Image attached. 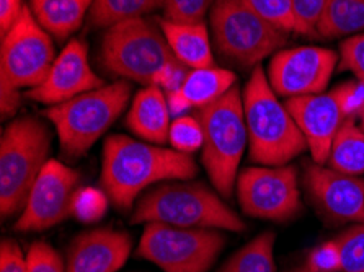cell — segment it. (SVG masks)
<instances>
[{
    "label": "cell",
    "mask_w": 364,
    "mask_h": 272,
    "mask_svg": "<svg viewBox=\"0 0 364 272\" xmlns=\"http://www.w3.org/2000/svg\"><path fill=\"white\" fill-rule=\"evenodd\" d=\"M198 166L188 153L137 142L128 136L105 141L102 185L119 210H128L139 194L154 183L190 180Z\"/></svg>",
    "instance_id": "cell-1"
},
{
    "label": "cell",
    "mask_w": 364,
    "mask_h": 272,
    "mask_svg": "<svg viewBox=\"0 0 364 272\" xmlns=\"http://www.w3.org/2000/svg\"><path fill=\"white\" fill-rule=\"evenodd\" d=\"M242 102L253 162L284 166L307 148L304 134L286 104L278 99L262 67L252 72Z\"/></svg>",
    "instance_id": "cell-2"
},
{
    "label": "cell",
    "mask_w": 364,
    "mask_h": 272,
    "mask_svg": "<svg viewBox=\"0 0 364 272\" xmlns=\"http://www.w3.org/2000/svg\"><path fill=\"white\" fill-rule=\"evenodd\" d=\"M151 222L185 229H245L244 220L200 183H170L146 192L136 205L131 224Z\"/></svg>",
    "instance_id": "cell-3"
},
{
    "label": "cell",
    "mask_w": 364,
    "mask_h": 272,
    "mask_svg": "<svg viewBox=\"0 0 364 272\" xmlns=\"http://www.w3.org/2000/svg\"><path fill=\"white\" fill-rule=\"evenodd\" d=\"M51 134L40 119L12 121L0 141V212L12 217L25 209L43 166L48 162Z\"/></svg>",
    "instance_id": "cell-4"
},
{
    "label": "cell",
    "mask_w": 364,
    "mask_h": 272,
    "mask_svg": "<svg viewBox=\"0 0 364 272\" xmlns=\"http://www.w3.org/2000/svg\"><path fill=\"white\" fill-rule=\"evenodd\" d=\"M131 98V85L118 80L46 109L56 127L64 157L75 160L100 138L123 113Z\"/></svg>",
    "instance_id": "cell-5"
},
{
    "label": "cell",
    "mask_w": 364,
    "mask_h": 272,
    "mask_svg": "<svg viewBox=\"0 0 364 272\" xmlns=\"http://www.w3.org/2000/svg\"><path fill=\"white\" fill-rule=\"evenodd\" d=\"M203 126V163L220 196H232L248 132L240 90L232 87L225 95L200 109Z\"/></svg>",
    "instance_id": "cell-6"
},
{
    "label": "cell",
    "mask_w": 364,
    "mask_h": 272,
    "mask_svg": "<svg viewBox=\"0 0 364 272\" xmlns=\"http://www.w3.org/2000/svg\"><path fill=\"white\" fill-rule=\"evenodd\" d=\"M100 59L109 74L152 85L159 70L176 58L161 25L141 16L108 28L102 40Z\"/></svg>",
    "instance_id": "cell-7"
},
{
    "label": "cell",
    "mask_w": 364,
    "mask_h": 272,
    "mask_svg": "<svg viewBox=\"0 0 364 272\" xmlns=\"http://www.w3.org/2000/svg\"><path fill=\"white\" fill-rule=\"evenodd\" d=\"M211 28L218 51L242 67H253L277 54L289 35L253 12L244 0H216Z\"/></svg>",
    "instance_id": "cell-8"
},
{
    "label": "cell",
    "mask_w": 364,
    "mask_h": 272,
    "mask_svg": "<svg viewBox=\"0 0 364 272\" xmlns=\"http://www.w3.org/2000/svg\"><path fill=\"white\" fill-rule=\"evenodd\" d=\"M225 238L213 229H185L151 222L141 236L137 254L164 272H206Z\"/></svg>",
    "instance_id": "cell-9"
},
{
    "label": "cell",
    "mask_w": 364,
    "mask_h": 272,
    "mask_svg": "<svg viewBox=\"0 0 364 272\" xmlns=\"http://www.w3.org/2000/svg\"><path fill=\"white\" fill-rule=\"evenodd\" d=\"M56 53L49 33L38 23L30 7L2 36L0 80L15 88H35L46 80Z\"/></svg>",
    "instance_id": "cell-10"
},
{
    "label": "cell",
    "mask_w": 364,
    "mask_h": 272,
    "mask_svg": "<svg viewBox=\"0 0 364 272\" xmlns=\"http://www.w3.org/2000/svg\"><path fill=\"white\" fill-rule=\"evenodd\" d=\"M237 194L242 210L250 217L284 222L301 210L294 166H252L239 175Z\"/></svg>",
    "instance_id": "cell-11"
},
{
    "label": "cell",
    "mask_w": 364,
    "mask_h": 272,
    "mask_svg": "<svg viewBox=\"0 0 364 272\" xmlns=\"http://www.w3.org/2000/svg\"><path fill=\"white\" fill-rule=\"evenodd\" d=\"M338 55L332 49L301 46L281 49L268 65V82L279 97L296 98L323 93Z\"/></svg>",
    "instance_id": "cell-12"
},
{
    "label": "cell",
    "mask_w": 364,
    "mask_h": 272,
    "mask_svg": "<svg viewBox=\"0 0 364 272\" xmlns=\"http://www.w3.org/2000/svg\"><path fill=\"white\" fill-rule=\"evenodd\" d=\"M79 173L58 160H48L31 187L28 201L16 220L15 230L38 232L58 225L73 215L70 205Z\"/></svg>",
    "instance_id": "cell-13"
},
{
    "label": "cell",
    "mask_w": 364,
    "mask_h": 272,
    "mask_svg": "<svg viewBox=\"0 0 364 272\" xmlns=\"http://www.w3.org/2000/svg\"><path fill=\"white\" fill-rule=\"evenodd\" d=\"M103 85V80L88 62L85 43L73 40L54 60L46 80L28 90L26 97L38 103L56 107Z\"/></svg>",
    "instance_id": "cell-14"
},
{
    "label": "cell",
    "mask_w": 364,
    "mask_h": 272,
    "mask_svg": "<svg viewBox=\"0 0 364 272\" xmlns=\"http://www.w3.org/2000/svg\"><path fill=\"white\" fill-rule=\"evenodd\" d=\"M306 187L312 201L335 222H364V180L314 163L306 170Z\"/></svg>",
    "instance_id": "cell-15"
},
{
    "label": "cell",
    "mask_w": 364,
    "mask_h": 272,
    "mask_svg": "<svg viewBox=\"0 0 364 272\" xmlns=\"http://www.w3.org/2000/svg\"><path fill=\"white\" fill-rule=\"evenodd\" d=\"M286 108L304 134L314 163H327L336 132L346 121L333 93L288 98Z\"/></svg>",
    "instance_id": "cell-16"
},
{
    "label": "cell",
    "mask_w": 364,
    "mask_h": 272,
    "mask_svg": "<svg viewBox=\"0 0 364 272\" xmlns=\"http://www.w3.org/2000/svg\"><path fill=\"white\" fill-rule=\"evenodd\" d=\"M131 251V236L124 232L100 229L82 233L69 249L68 272H117Z\"/></svg>",
    "instance_id": "cell-17"
},
{
    "label": "cell",
    "mask_w": 364,
    "mask_h": 272,
    "mask_svg": "<svg viewBox=\"0 0 364 272\" xmlns=\"http://www.w3.org/2000/svg\"><path fill=\"white\" fill-rule=\"evenodd\" d=\"M234 72L219 67L190 69L188 75L178 90L167 93L170 113L178 118L191 108L201 109L225 95L235 87Z\"/></svg>",
    "instance_id": "cell-18"
},
{
    "label": "cell",
    "mask_w": 364,
    "mask_h": 272,
    "mask_svg": "<svg viewBox=\"0 0 364 272\" xmlns=\"http://www.w3.org/2000/svg\"><path fill=\"white\" fill-rule=\"evenodd\" d=\"M170 108L162 88L147 85L132 99L126 126L136 136L154 143H165L170 132Z\"/></svg>",
    "instance_id": "cell-19"
},
{
    "label": "cell",
    "mask_w": 364,
    "mask_h": 272,
    "mask_svg": "<svg viewBox=\"0 0 364 272\" xmlns=\"http://www.w3.org/2000/svg\"><path fill=\"white\" fill-rule=\"evenodd\" d=\"M162 33L170 49L181 64L188 69L213 67V49L204 23H175L161 20Z\"/></svg>",
    "instance_id": "cell-20"
},
{
    "label": "cell",
    "mask_w": 364,
    "mask_h": 272,
    "mask_svg": "<svg viewBox=\"0 0 364 272\" xmlns=\"http://www.w3.org/2000/svg\"><path fill=\"white\" fill-rule=\"evenodd\" d=\"M93 0H30L31 13L56 40H65L84 21Z\"/></svg>",
    "instance_id": "cell-21"
},
{
    "label": "cell",
    "mask_w": 364,
    "mask_h": 272,
    "mask_svg": "<svg viewBox=\"0 0 364 272\" xmlns=\"http://www.w3.org/2000/svg\"><path fill=\"white\" fill-rule=\"evenodd\" d=\"M327 163L343 175L364 173V129L355 124V119H346L336 132Z\"/></svg>",
    "instance_id": "cell-22"
},
{
    "label": "cell",
    "mask_w": 364,
    "mask_h": 272,
    "mask_svg": "<svg viewBox=\"0 0 364 272\" xmlns=\"http://www.w3.org/2000/svg\"><path fill=\"white\" fill-rule=\"evenodd\" d=\"M364 31V0H328L317 36L335 40Z\"/></svg>",
    "instance_id": "cell-23"
},
{
    "label": "cell",
    "mask_w": 364,
    "mask_h": 272,
    "mask_svg": "<svg viewBox=\"0 0 364 272\" xmlns=\"http://www.w3.org/2000/svg\"><path fill=\"white\" fill-rule=\"evenodd\" d=\"M165 0H93L90 23L98 28H112L121 21L141 18L164 7Z\"/></svg>",
    "instance_id": "cell-24"
},
{
    "label": "cell",
    "mask_w": 364,
    "mask_h": 272,
    "mask_svg": "<svg viewBox=\"0 0 364 272\" xmlns=\"http://www.w3.org/2000/svg\"><path fill=\"white\" fill-rule=\"evenodd\" d=\"M218 272H274V233L253 238Z\"/></svg>",
    "instance_id": "cell-25"
},
{
    "label": "cell",
    "mask_w": 364,
    "mask_h": 272,
    "mask_svg": "<svg viewBox=\"0 0 364 272\" xmlns=\"http://www.w3.org/2000/svg\"><path fill=\"white\" fill-rule=\"evenodd\" d=\"M168 141L181 153H195L203 147L204 134L200 119L191 116H178L170 126Z\"/></svg>",
    "instance_id": "cell-26"
},
{
    "label": "cell",
    "mask_w": 364,
    "mask_h": 272,
    "mask_svg": "<svg viewBox=\"0 0 364 272\" xmlns=\"http://www.w3.org/2000/svg\"><path fill=\"white\" fill-rule=\"evenodd\" d=\"M341 254V271L364 272V222L336 238Z\"/></svg>",
    "instance_id": "cell-27"
},
{
    "label": "cell",
    "mask_w": 364,
    "mask_h": 272,
    "mask_svg": "<svg viewBox=\"0 0 364 272\" xmlns=\"http://www.w3.org/2000/svg\"><path fill=\"white\" fill-rule=\"evenodd\" d=\"M108 194L95 187H80L73 197V215L80 222L92 224L100 220L108 209Z\"/></svg>",
    "instance_id": "cell-28"
},
{
    "label": "cell",
    "mask_w": 364,
    "mask_h": 272,
    "mask_svg": "<svg viewBox=\"0 0 364 272\" xmlns=\"http://www.w3.org/2000/svg\"><path fill=\"white\" fill-rule=\"evenodd\" d=\"M253 12H257L269 23L286 33L296 31L292 0H244Z\"/></svg>",
    "instance_id": "cell-29"
},
{
    "label": "cell",
    "mask_w": 364,
    "mask_h": 272,
    "mask_svg": "<svg viewBox=\"0 0 364 272\" xmlns=\"http://www.w3.org/2000/svg\"><path fill=\"white\" fill-rule=\"evenodd\" d=\"M216 0H165V20L175 23H203Z\"/></svg>",
    "instance_id": "cell-30"
},
{
    "label": "cell",
    "mask_w": 364,
    "mask_h": 272,
    "mask_svg": "<svg viewBox=\"0 0 364 272\" xmlns=\"http://www.w3.org/2000/svg\"><path fill=\"white\" fill-rule=\"evenodd\" d=\"M328 0H292L296 31L302 36H317V26L327 9Z\"/></svg>",
    "instance_id": "cell-31"
},
{
    "label": "cell",
    "mask_w": 364,
    "mask_h": 272,
    "mask_svg": "<svg viewBox=\"0 0 364 272\" xmlns=\"http://www.w3.org/2000/svg\"><path fill=\"white\" fill-rule=\"evenodd\" d=\"M332 93L338 102L341 113L345 119H355L360 116L364 109V82L363 80H351L341 83L336 87Z\"/></svg>",
    "instance_id": "cell-32"
},
{
    "label": "cell",
    "mask_w": 364,
    "mask_h": 272,
    "mask_svg": "<svg viewBox=\"0 0 364 272\" xmlns=\"http://www.w3.org/2000/svg\"><path fill=\"white\" fill-rule=\"evenodd\" d=\"M26 264L28 272H68L59 253L44 241L33 243L26 253Z\"/></svg>",
    "instance_id": "cell-33"
},
{
    "label": "cell",
    "mask_w": 364,
    "mask_h": 272,
    "mask_svg": "<svg viewBox=\"0 0 364 272\" xmlns=\"http://www.w3.org/2000/svg\"><path fill=\"white\" fill-rule=\"evenodd\" d=\"M341 69L350 70L364 82V33L346 38L340 48Z\"/></svg>",
    "instance_id": "cell-34"
},
{
    "label": "cell",
    "mask_w": 364,
    "mask_h": 272,
    "mask_svg": "<svg viewBox=\"0 0 364 272\" xmlns=\"http://www.w3.org/2000/svg\"><path fill=\"white\" fill-rule=\"evenodd\" d=\"M314 272H338L341 271V254L336 241L323 243L309 254L306 263Z\"/></svg>",
    "instance_id": "cell-35"
},
{
    "label": "cell",
    "mask_w": 364,
    "mask_h": 272,
    "mask_svg": "<svg viewBox=\"0 0 364 272\" xmlns=\"http://www.w3.org/2000/svg\"><path fill=\"white\" fill-rule=\"evenodd\" d=\"M188 72L190 69L186 67L185 64H181L178 59H175L159 70V74L156 75V79H154L152 85L162 88V90H165L167 93L175 92L183 85Z\"/></svg>",
    "instance_id": "cell-36"
},
{
    "label": "cell",
    "mask_w": 364,
    "mask_h": 272,
    "mask_svg": "<svg viewBox=\"0 0 364 272\" xmlns=\"http://www.w3.org/2000/svg\"><path fill=\"white\" fill-rule=\"evenodd\" d=\"M0 272H28L26 256L12 240H4L0 246Z\"/></svg>",
    "instance_id": "cell-37"
},
{
    "label": "cell",
    "mask_w": 364,
    "mask_h": 272,
    "mask_svg": "<svg viewBox=\"0 0 364 272\" xmlns=\"http://www.w3.org/2000/svg\"><path fill=\"white\" fill-rule=\"evenodd\" d=\"M25 5L21 0H0V31L2 36L12 28L23 13Z\"/></svg>",
    "instance_id": "cell-38"
},
{
    "label": "cell",
    "mask_w": 364,
    "mask_h": 272,
    "mask_svg": "<svg viewBox=\"0 0 364 272\" xmlns=\"http://www.w3.org/2000/svg\"><path fill=\"white\" fill-rule=\"evenodd\" d=\"M2 82V80H0ZM0 97H2V104H0V109H2V118H9V116H14L15 111L18 109L21 103L20 90L15 88L9 83L2 82V92H0Z\"/></svg>",
    "instance_id": "cell-39"
},
{
    "label": "cell",
    "mask_w": 364,
    "mask_h": 272,
    "mask_svg": "<svg viewBox=\"0 0 364 272\" xmlns=\"http://www.w3.org/2000/svg\"><path fill=\"white\" fill-rule=\"evenodd\" d=\"M291 272H314L311 268H309L307 264H304V266H301V268H297V269H294V271H291Z\"/></svg>",
    "instance_id": "cell-40"
},
{
    "label": "cell",
    "mask_w": 364,
    "mask_h": 272,
    "mask_svg": "<svg viewBox=\"0 0 364 272\" xmlns=\"http://www.w3.org/2000/svg\"><path fill=\"white\" fill-rule=\"evenodd\" d=\"M360 119H361V127L364 129V109H363V113L360 114Z\"/></svg>",
    "instance_id": "cell-41"
}]
</instances>
